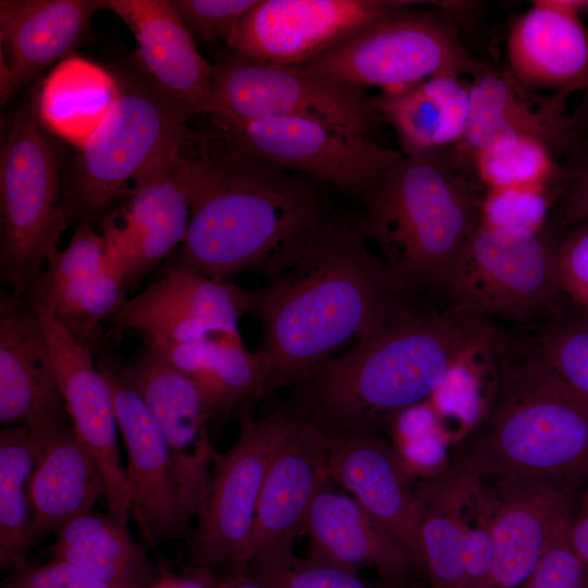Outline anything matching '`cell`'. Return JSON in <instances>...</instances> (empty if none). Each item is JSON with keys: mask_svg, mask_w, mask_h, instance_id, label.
<instances>
[{"mask_svg": "<svg viewBox=\"0 0 588 588\" xmlns=\"http://www.w3.org/2000/svg\"><path fill=\"white\" fill-rule=\"evenodd\" d=\"M185 158L189 225L166 269L225 282L254 271L269 282L331 219L317 182L264 162L218 133Z\"/></svg>", "mask_w": 588, "mask_h": 588, "instance_id": "6da1fadb", "label": "cell"}, {"mask_svg": "<svg viewBox=\"0 0 588 588\" xmlns=\"http://www.w3.org/2000/svg\"><path fill=\"white\" fill-rule=\"evenodd\" d=\"M249 297V314L262 330L256 353L271 391L298 384L350 340L420 310L393 289L355 218H331L295 261Z\"/></svg>", "mask_w": 588, "mask_h": 588, "instance_id": "7a4b0ae2", "label": "cell"}, {"mask_svg": "<svg viewBox=\"0 0 588 588\" xmlns=\"http://www.w3.org/2000/svg\"><path fill=\"white\" fill-rule=\"evenodd\" d=\"M495 333L480 315L418 310L319 365L295 385L289 412L332 434H382L458 365L490 347Z\"/></svg>", "mask_w": 588, "mask_h": 588, "instance_id": "3957f363", "label": "cell"}, {"mask_svg": "<svg viewBox=\"0 0 588 588\" xmlns=\"http://www.w3.org/2000/svg\"><path fill=\"white\" fill-rule=\"evenodd\" d=\"M498 378L490 402L452 463L480 479H588V403L523 340L497 331Z\"/></svg>", "mask_w": 588, "mask_h": 588, "instance_id": "277c9868", "label": "cell"}, {"mask_svg": "<svg viewBox=\"0 0 588 588\" xmlns=\"http://www.w3.org/2000/svg\"><path fill=\"white\" fill-rule=\"evenodd\" d=\"M482 186L453 148L402 155L362 200L355 218L381 252L404 298L449 293L458 257L481 224Z\"/></svg>", "mask_w": 588, "mask_h": 588, "instance_id": "5b68a950", "label": "cell"}, {"mask_svg": "<svg viewBox=\"0 0 588 588\" xmlns=\"http://www.w3.org/2000/svg\"><path fill=\"white\" fill-rule=\"evenodd\" d=\"M118 77V76H117ZM120 95L81 147L64 198L71 220L90 222L123 199L128 184L184 149L193 118L142 72L118 77Z\"/></svg>", "mask_w": 588, "mask_h": 588, "instance_id": "8992f818", "label": "cell"}, {"mask_svg": "<svg viewBox=\"0 0 588 588\" xmlns=\"http://www.w3.org/2000/svg\"><path fill=\"white\" fill-rule=\"evenodd\" d=\"M0 274L25 296L71 223L54 143L35 112L20 110L0 159Z\"/></svg>", "mask_w": 588, "mask_h": 588, "instance_id": "52a82bcc", "label": "cell"}, {"mask_svg": "<svg viewBox=\"0 0 588 588\" xmlns=\"http://www.w3.org/2000/svg\"><path fill=\"white\" fill-rule=\"evenodd\" d=\"M483 64L461 41L452 15L442 9L414 12L407 7L299 66L364 89L391 93L442 73L471 77Z\"/></svg>", "mask_w": 588, "mask_h": 588, "instance_id": "ba28073f", "label": "cell"}, {"mask_svg": "<svg viewBox=\"0 0 588 588\" xmlns=\"http://www.w3.org/2000/svg\"><path fill=\"white\" fill-rule=\"evenodd\" d=\"M558 243L540 231L480 224L463 248L449 287L451 308L528 323L563 294Z\"/></svg>", "mask_w": 588, "mask_h": 588, "instance_id": "9c48e42d", "label": "cell"}, {"mask_svg": "<svg viewBox=\"0 0 588 588\" xmlns=\"http://www.w3.org/2000/svg\"><path fill=\"white\" fill-rule=\"evenodd\" d=\"M212 97L217 119L304 118L370 139L383 124L364 88L232 50L212 64Z\"/></svg>", "mask_w": 588, "mask_h": 588, "instance_id": "30bf717a", "label": "cell"}, {"mask_svg": "<svg viewBox=\"0 0 588 588\" xmlns=\"http://www.w3.org/2000/svg\"><path fill=\"white\" fill-rule=\"evenodd\" d=\"M211 120L217 133L244 152L360 201L403 155L348 130L310 119Z\"/></svg>", "mask_w": 588, "mask_h": 588, "instance_id": "8fae6325", "label": "cell"}, {"mask_svg": "<svg viewBox=\"0 0 588 588\" xmlns=\"http://www.w3.org/2000/svg\"><path fill=\"white\" fill-rule=\"evenodd\" d=\"M289 411L264 417L245 412L236 440L215 463V474L198 524L188 537L201 567L244 571L256 509L271 458L295 422Z\"/></svg>", "mask_w": 588, "mask_h": 588, "instance_id": "7c38bea8", "label": "cell"}, {"mask_svg": "<svg viewBox=\"0 0 588 588\" xmlns=\"http://www.w3.org/2000/svg\"><path fill=\"white\" fill-rule=\"evenodd\" d=\"M418 574L429 588H486L492 565L481 480L452 463L417 483Z\"/></svg>", "mask_w": 588, "mask_h": 588, "instance_id": "4fadbf2b", "label": "cell"}, {"mask_svg": "<svg viewBox=\"0 0 588 588\" xmlns=\"http://www.w3.org/2000/svg\"><path fill=\"white\" fill-rule=\"evenodd\" d=\"M419 1L258 0L226 42L258 61L299 66L362 27Z\"/></svg>", "mask_w": 588, "mask_h": 588, "instance_id": "5bb4252c", "label": "cell"}, {"mask_svg": "<svg viewBox=\"0 0 588 588\" xmlns=\"http://www.w3.org/2000/svg\"><path fill=\"white\" fill-rule=\"evenodd\" d=\"M123 379L142 399L170 448L184 512L199 516L219 454L207 431L212 416L199 388L155 347L144 343L124 365Z\"/></svg>", "mask_w": 588, "mask_h": 588, "instance_id": "9a60e30c", "label": "cell"}, {"mask_svg": "<svg viewBox=\"0 0 588 588\" xmlns=\"http://www.w3.org/2000/svg\"><path fill=\"white\" fill-rule=\"evenodd\" d=\"M112 393L119 432L127 454L125 468L131 512L151 548L170 539H188L176 466L157 421L123 379L119 365L102 358L98 367Z\"/></svg>", "mask_w": 588, "mask_h": 588, "instance_id": "2e32d148", "label": "cell"}, {"mask_svg": "<svg viewBox=\"0 0 588 588\" xmlns=\"http://www.w3.org/2000/svg\"><path fill=\"white\" fill-rule=\"evenodd\" d=\"M184 149L139 176L120 207L101 220V233L128 289L170 258L186 236L191 206Z\"/></svg>", "mask_w": 588, "mask_h": 588, "instance_id": "e0dca14e", "label": "cell"}, {"mask_svg": "<svg viewBox=\"0 0 588 588\" xmlns=\"http://www.w3.org/2000/svg\"><path fill=\"white\" fill-rule=\"evenodd\" d=\"M250 309L249 291L192 270L168 268L143 292L125 299L111 323L142 334L145 343H191L238 332Z\"/></svg>", "mask_w": 588, "mask_h": 588, "instance_id": "ac0fdd59", "label": "cell"}, {"mask_svg": "<svg viewBox=\"0 0 588 588\" xmlns=\"http://www.w3.org/2000/svg\"><path fill=\"white\" fill-rule=\"evenodd\" d=\"M127 290L101 231L82 222L68 246L47 259L25 296L44 304L93 352L101 339L102 321L122 306Z\"/></svg>", "mask_w": 588, "mask_h": 588, "instance_id": "d6986e66", "label": "cell"}, {"mask_svg": "<svg viewBox=\"0 0 588 588\" xmlns=\"http://www.w3.org/2000/svg\"><path fill=\"white\" fill-rule=\"evenodd\" d=\"M28 301L42 326L73 427L103 473L109 512L127 523L131 502L118 444L119 427L111 390L94 363L93 352L82 345L44 304Z\"/></svg>", "mask_w": 588, "mask_h": 588, "instance_id": "ffe728a7", "label": "cell"}, {"mask_svg": "<svg viewBox=\"0 0 588 588\" xmlns=\"http://www.w3.org/2000/svg\"><path fill=\"white\" fill-rule=\"evenodd\" d=\"M330 445L329 432L296 417L277 448L262 482L249 542V563L293 554L295 537L304 527L310 505L331 479Z\"/></svg>", "mask_w": 588, "mask_h": 588, "instance_id": "44dd1931", "label": "cell"}, {"mask_svg": "<svg viewBox=\"0 0 588 588\" xmlns=\"http://www.w3.org/2000/svg\"><path fill=\"white\" fill-rule=\"evenodd\" d=\"M0 421L36 437L72 424L38 315L12 293L0 299Z\"/></svg>", "mask_w": 588, "mask_h": 588, "instance_id": "7402d4cb", "label": "cell"}, {"mask_svg": "<svg viewBox=\"0 0 588 588\" xmlns=\"http://www.w3.org/2000/svg\"><path fill=\"white\" fill-rule=\"evenodd\" d=\"M480 480L493 549L486 588H516L530 576L555 528L572 512L574 487L551 480Z\"/></svg>", "mask_w": 588, "mask_h": 588, "instance_id": "603a6c76", "label": "cell"}, {"mask_svg": "<svg viewBox=\"0 0 588 588\" xmlns=\"http://www.w3.org/2000/svg\"><path fill=\"white\" fill-rule=\"evenodd\" d=\"M470 111L462 142L454 150L466 159L476 150L510 136L543 142L559 158L584 149L566 110L567 93L546 94L527 87L507 71L486 63L468 81Z\"/></svg>", "mask_w": 588, "mask_h": 588, "instance_id": "cb8c5ba5", "label": "cell"}, {"mask_svg": "<svg viewBox=\"0 0 588 588\" xmlns=\"http://www.w3.org/2000/svg\"><path fill=\"white\" fill-rule=\"evenodd\" d=\"M137 42L140 71L193 117L213 113L212 64L197 50L172 0H103Z\"/></svg>", "mask_w": 588, "mask_h": 588, "instance_id": "d4e9b609", "label": "cell"}, {"mask_svg": "<svg viewBox=\"0 0 588 588\" xmlns=\"http://www.w3.org/2000/svg\"><path fill=\"white\" fill-rule=\"evenodd\" d=\"M330 434V478L394 537L418 574L417 485L402 455L381 434Z\"/></svg>", "mask_w": 588, "mask_h": 588, "instance_id": "484cf974", "label": "cell"}, {"mask_svg": "<svg viewBox=\"0 0 588 588\" xmlns=\"http://www.w3.org/2000/svg\"><path fill=\"white\" fill-rule=\"evenodd\" d=\"M101 9L103 0H1V100H9L41 71L71 57Z\"/></svg>", "mask_w": 588, "mask_h": 588, "instance_id": "4316f807", "label": "cell"}, {"mask_svg": "<svg viewBox=\"0 0 588 588\" xmlns=\"http://www.w3.org/2000/svg\"><path fill=\"white\" fill-rule=\"evenodd\" d=\"M509 71L538 91L588 89V29L581 20L550 3L535 0L511 24Z\"/></svg>", "mask_w": 588, "mask_h": 588, "instance_id": "83f0119b", "label": "cell"}, {"mask_svg": "<svg viewBox=\"0 0 588 588\" xmlns=\"http://www.w3.org/2000/svg\"><path fill=\"white\" fill-rule=\"evenodd\" d=\"M307 555L357 572L373 568L381 580L418 575L406 551L353 497L328 489L317 494L304 527Z\"/></svg>", "mask_w": 588, "mask_h": 588, "instance_id": "f1b7e54d", "label": "cell"}, {"mask_svg": "<svg viewBox=\"0 0 588 588\" xmlns=\"http://www.w3.org/2000/svg\"><path fill=\"white\" fill-rule=\"evenodd\" d=\"M36 439L38 454L28 482L33 541L91 512L106 493L101 467L73 424Z\"/></svg>", "mask_w": 588, "mask_h": 588, "instance_id": "f546056e", "label": "cell"}, {"mask_svg": "<svg viewBox=\"0 0 588 588\" xmlns=\"http://www.w3.org/2000/svg\"><path fill=\"white\" fill-rule=\"evenodd\" d=\"M371 100L383 123L395 130L405 156L449 149L464 138L470 91L468 81L457 74H438Z\"/></svg>", "mask_w": 588, "mask_h": 588, "instance_id": "4dcf8cb0", "label": "cell"}, {"mask_svg": "<svg viewBox=\"0 0 588 588\" xmlns=\"http://www.w3.org/2000/svg\"><path fill=\"white\" fill-rule=\"evenodd\" d=\"M146 344L195 382L213 417L271 392L267 365L259 354L246 348L240 331L191 343Z\"/></svg>", "mask_w": 588, "mask_h": 588, "instance_id": "1f68e13d", "label": "cell"}, {"mask_svg": "<svg viewBox=\"0 0 588 588\" xmlns=\"http://www.w3.org/2000/svg\"><path fill=\"white\" fill-rule=\"evenodd\" d=\"M51 559L74 564L119 588H150L158 575L152 561L115 514L89 512L59 529Z\"/></svg>", "mask_w": 588, "mask_h": 588, "instance_id": "d6a6232c", "label": "cell"}, {"mask_svg": "<svg viewBox=\"0 0 588 588\" xmlns=\"http://www.w3.org/2000/svg\"><path fill=\"white\" fill-rule=\"evenodd\" d=\"M119 95L117 76L85 59L69 57L54 65L42 82L34 112L46 131L81 148Z\"/></svg>", "mask_w": 588, "mask_h": 588, "instance_id": "836d02e7", "label": "cell"}, {"mask_svg": "<svg viewBox=\"0 0 588 588\" xmlns=\"http://www.w3.org/2000/svg\"><path fill=\"white\" fill-rule=\"evenodd\" d=\"M39 443L26 425L0 430V567L25 566L33 544L29 478Z\"/></svg>", "mask_w": 588, "mask_h": 588, "instance_id": "e575fe53", "label": "cell"}, {"mask_svg": "<svg viewBox=\"0 0 588 588\" xmlns=\"http://www.w3.org/2000/svg\"><path fill=\"white\" fill-rule=\"evenodd\" d=\"M464 160L485 191L512 185H564L565 166L548 145L532 137H504Z\"/></svg>", "mask_w": 588, "mask_h": 588, "instance_id": "d590c367", "label": "cell"}, {"mask_svg": "<svg viewBox=\"0 0 588 588\" xmlns=\"http://www.w3.org/2000/svg\"><path fill=\"white\" fill-rule=\"evenodd\" d=\"M530 352L588 403V315L559 317L536 339L523 340Z\"/></svg>", "mask_w": 588, "mask_h": 588, "instance_id": "8d00e7d4", "label": "cell"}, {"mask_svg": "<svg viewBox=\"0 0 588 588\" xmlns=\"http://www.w3.org/2000/svg\"><path fill=\"white\" fill-rule=\"evenodd\" d=\"M244 571L262 588H378L357 572L309 555L256 559Z\"/></svg>", "mask_w": 588, "mask_h": 588, "instance_id": "74e56055", "label": "cell"}, {"mask_svg": "<svg viewBox=\"0 0 588 588\" xmlns=\"http://www.w3.org/2000/svg\"><path fill=\"white\" fill-rule=\"evenodd\" d=\"M563 191L558 184H528L486 189L481 223L492 228L540 231L550 205Z\"/></svg>", "mask_w": 588, "mask_h": 588, "instance_id": "f35d334b", "label": "cell"}, {"mask_svg": "<svg viewBox=\"0 0 588 588\" xmlns=\"http://www.w3.org/2000/svg\"><path fill=\"white\" fill-rule=\"evenodd\" d=\"M569 515L560 522L535 569L520 588H583L587 566L571 543Z\"/></svg>", "mask_w": 588, "mask_h": 588, "instance_id": "ab89813d", "label": "cell"}, {"mask_svg": "<svg viewBox=\"0 0 588 588\" xmlns=\"http://www.w3.org/2000/svg\"><path fill=\"white\" fill-rule=\"evenodd\" d=\"M258 0H172L189 30L206 42L225 44L242 17Z\"/></svg>", "mask_w": 588, "mask_h": 588, "instance_id": "60d3db41", "label": "cell"}, {"mask_svg": "<svg viewBox=\"0 0 588 588\" xmlns=\"http://www.w3.org/2000/svg\"><path fill=\"white\" fill-rule=\"evenodd\" d=\"M556 257L563 294L588 315V225H575L558 242Z\"/></svg>", "mask_w": 588, "mask_h": 588, "instance_id": "b9f144b4", "label": "cell"}, {"mask_svg": "<svg viewBox=\"0 0 588 588\" xmlns=\"http://www.w3.org/2000/svg\"><path fill=\"white\" fill-rule=\"evenodd\" d=\"M1 588H119L65 561L25 566L12 571Z\"/></svg>", "mask_w": 588, "mask_h": 588, "instance_id": "7bdbcfd3", "label": "cell"}, {"mask_svg": "<svg viewBox=\"0 0 588 588\" xmlns=\"http://www.w3.org/2000/svg\"><path fill=\"white\" fill-rule=\"evenodd\" d=\"M564 210L575 225H588V149L584 148L565 164Z\"/></svg>", "mask_w": 588, "mask_h": 588, "instance_id": "ee69618b", "label": "cell"}, {"mask_svg": "<svg viewBox=\"0 0 588 588\" xmlns=\"http://www.w3.org/2000/svg\"><path fill=\"white\" fill-rule=\"evenodd\" d=\"M158 575L150 588H216L209 568L177 572L169 563L158 562Z\"/></svg>", "mask_w": 588, "mask_h": 588, "instance_id": "f6af8a7d", "label": "cell"}, {"mask_svg": "<svg viewBox=\"0 0 588 588\" xmlns=\"http://www.w3.org/2000/svg\"><path fill=\"white\" fill-rule=\"evenodd\" d=\"M571 543L588 567V486L580 497L578 505L572 509L568 520Z\"/></svg>", "mask_w": 588, "mask_h": 588, "instance_id": "bcb514c9", "label": "cell"}, {"mask_svg": "<svg viewBox=\"0 0 588 588\" xmlns=\"http://www.w3.org/2000/svg\"><path fill=\"white\" fill-rule=\"evenodd\" d=\"M571 123L581 140L583 137L588 136V89L584 91L579 103L571 112Z\"/></svg>", "mask_w": 588, "mask_h": 588, "instance_id": "7dc6e473", "label": "cell"}, {"mask_svg": "<svg viewBox=\"0 0 588 588\" xmlns=\"http://www.w3.org/2000/svg\"><path fill=\"white\" fill-rule=\"evenodd\" d=\"M216 588H262L245 571L232 572L217 583Z\"/></svg>", "mask_w": 588, "mask_h": 588, "instance_id": "c3c4849f", "label": "cell"}, {"mask_svg": "<svg viewBox=\"0 0 588 588\" xmlns=\"http://www.w3.org/2000/svg\"><path fill=\"white\" fill-rule=\"evenodd\" d=\"M550 3L580 19L588 14V0H549Z\"/></svg>", "mask_w": 588, "mask_h": 588, "instance_id": "681fc988", "label": "cell"}, {"mask_svg": "<svg viewBox=\"0 0 588 588\" xmlns=\"http://www.w3.org/2000/svg\"><path fill=\"white\" fill-rule=\"evenodd\" d=\"M378 588H429L413 581L412 579L399 580V581H384L380 580L378 583Z\"/></svg>", "mask_w": 588, "mask_h": 588, "instance_id": "f907efd6", "label": "cell"}, {"mask_svg": "<svg viewBox=\"0 0 588 588\" xmlns=\"http://www.w3.org/2000/svg\"><path fill=\"white\" fill-rule=\"evenodd\" d=\"M583 588H588V567H587V573H586V577H585V581H584Z\"/></svg>", "mask_w": 588, "mask_h": 588, "instance_id": "816d5d0a", "label": "cell"}]
</instances>
